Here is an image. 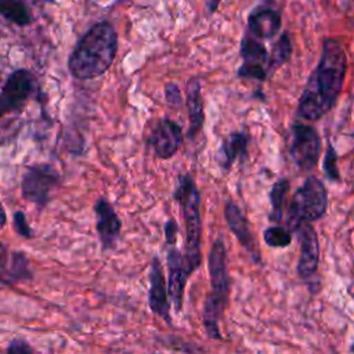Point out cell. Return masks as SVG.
<instances>
[{"label":"cell","instance_id":"6","mask_svg":"<svg viewBox=\"0 0 354 354\" xmlns=\"http://www.w3.org/2000/svg\"><path fill=\"white\" fill-rule=\"evenodd\" d=\"M289 151L293 163L300 170L314 169L321 153V138L318 131L310 124H293Z\"/></svg>","mask_w":354,"mask_h":354},{"label":"cell","instance_id":"18","mask_svg":"<svg viewBox=\"0 0 354 354\" xmlns=\"http://www.w3.org/2000/svg\"><path fill=\"white\" fill-rule=\"evenodd\" d=\"M185 98H187V109L189 119L188 136L192 138L203 126L205 112H203V100L201 94V83L198 79L192 77L188 80L185 87Z\"/></svg>","mask_w":354,"mask_h":354},{"label":"cell","instance_id":"19","mask_svg":"<svg viewBox=\"0 0 354 354\" xmlns=\"http://www.w3.org/2000/svg\"><path fill=\"white\" fill-rule=\"evenodd\" d=\"M248 153V136L243 133H232L227 137L217 153V160L223 169H230L238 158H246Z\"/></svg>","mask_w":354,"mask_h":354},{"label":"cell","instance_id":"8","mask_svg":"<svg viewBox=\"0 0 354 354\" xmlns=\"http://www.w3.org/2000/svg\"><path fill=\"white\" fill-rule=\"evenodd\" d=\"M241 57L243 59L238 69L239 77L264 80L268 75V53L264 44L252 37L241 41Z\"/></svg>","mask_w":354,"mask_h":354},{"label":"cell","instance_id":"21","mask_svg":"<svg viewBox=\"0 0 354 354\" xmlns=\"http://www.w3.org/2000/svg\"><path fill=\"white\" fill-rule=\"evenodd\" d=\"M292 54V44L289 40V36L286 33H282L278 39V41L274 44L271 57H268V72H272L274 69L283 65Z\"/></svg>","mask_w":354,"mask_h":354},{"label":"cell","instance_id":"15","mask_svg":"<svg viewBox=\"0 0 354 354\" xmlns=\"http://www.w3.org/2000/svg\"><path fill=\"white\" fill-rule=\"evenodd\" d=\"M30 277L32 271L24 253H10L8 248L0 242V285H11Z\"/></svg>","mask_w":354,"mask_h":354},{"label":"cell","instance_id":"26","mask_svg":"<svg viewBox=\"0 0 354 354\" xmlns=\"http://www.w3.org/2000/svg\"><path fill=\"white\" fill-rule=\"evenodd\" d=\"M165 95H166V100L169 101V104H171L174 106H180L183 104L181 91L176 83H167L165 86Z\"/></svg>","mask_w":354,"mask_h":354},{"label":"cell","instance_id":"20","mask_svg":"<svg viewBox=\"0 0 354 354\" xmlns=\"http://www.w3.org/2000/svg\"><path fill=\"white\" fill-rule=\"evenodd\" d=\"M0 14L18 26H26L32 21L24 0H0Z\"/></svg>","mask_w":354,"mask_h":354},{"label":"cell","instance_id":"5","mask_svg":"<svg viewBox=\"0 0 354 354\" xmlns=\"http://www.w3.org/2000/svg\"><path fill=\"white\" fill-rule=\"evenodd\" d=\"M59 174L48 165H33L22 177V196L35 203L37 207H44L50 201L51 191L58 185Z\"/></svg>","mask_w":354,"mask_h":354},{"label":"cell","instance_id":"12","mask_svg":"<svg viewBox=\"0 0 354 354\" xmlns=\"http://www.w3.org/2000/svg\"><path fill=\"white\" fill-rule=\"evenodd\" d=\"M224 216H225V220H227V224H228L230 230L232 231L235 238L239 241V243L245 248V250L250 254L252 260L254 263H261L260 250H259L256 238L250 231L248 220L242 214L241 209L232 201L225 202Z\"/></svg>","mask_w":354,"mask_h":354},{"label":"cell","instance_id":"23","mask_svg":"<svg viewBox=\"0 0 354 354\" xmlns=\"http://www.w3.org/2000/svg\"><path fill=\"white\" fill-rule=\"evenodd\" d=\"M264 242L271 248H286L292 242V235L281 225L268 227L263 234Z\"/></svg>","mask_w":354,"mask_h":354},{"label":"cell","instance_id":"28","mask_svg":"<svg viewBox=\"0 0 354 354\" xmlns=\"http://www.w3.org/2000/svg\"><path fill=\"white\" fill-rule=\"evenodd\" d=\"M8 353H30L32 351V347L28 346V343L22 342V340H14L8 348H7Z\"/></svg>","mask_w":354,"mask_h":354},{"label":"cell","instance_id":"25","mask_svg":"<svg viewBox=\"0 0 354 354\" xmlns=\"http://www.w3.org/2000/svg\"><path fill=\"white\" fill-rule=\"evenodd\" d=\"M14 228L24 238H30L32 236V230H30V227L26 221V217L22 212H15L14 213Z\"/></svg>","mask_w":354,"mask_h":354},{"label":"cell","instance_id":"16","mask_svg":"<svg viewBox=\"0 0 354 354\" xmlns=\"http://www.w3.org/2000/svg\"><path fill=\"white\" fill-rule=\"evenodd\" d=\"M167 271H169V281H167V290L174 306V311L180 313L183 307V296H184V286L187 277L184 274L183 267V254L174 248L169 249L167 252Z\"/></svg>","mask_w":354,"mask_h":354},{"label":"cell","instance_id":"14","mask_svg":"<svg viewBox=\"0 0 354 354\" xmlns=\"http://www.w3.org/2000/svg\"><path fill=\"white\" fill-rule=\"evenodd\" d=\"M94 210L97 217V232L101 241V246L105 250L112 249L119 238V232L122 227L120 220L115 213L113 207L111 206V203L104 198H100L95 202Z\"/></svg>","mask_w":354,"mask_h":354},{"label":"cell","instance_id":"4","mask_svg":"<svg viewBox=\"0 0 354 354\" xmlns=\"http://www.w3.org/2000/svg\"><path fill=\"white\" fill-rule=\"evenodd\" d=\"M328 206V194L324 183L310 176L295 191L289 209H288V225L295 230L301 223H311L321 218Z\"/></svg>","mask_w":354,"mask_h":354},{"label":"cell","instance_id":"17","mask_svg":"<svg viewBox=\"0 0 354 354\" xmlns=\"http://www.w3.org/2000/svg\"><path fill=\"white\" fill-rule=\"evenodd\" d=\"M248 28L257 39H271L281 29V14L270 7L259 8L249 15Z\"/></svg>","mask_w":354,"mask_h":354},{"label":"cell","instance_id":"7","mask_svg":"<svg viewBox=\"0 0 354 354\" xmlns=\"http://www.w3.org/2000/svg\"><path fill=\"white\" fill-rule=\"evenodd\" d=\"M227 252L221 238H217L209 253V274H210V285L212 292L209 293V299L218 304L223 310L228 303V292H230V281H228V270H227Z\"/></svg>","mask_w":354,"mask_h":354},{"label":"cell","instance_id":"29","mask_svg":"<svg viewBox=\"0 0 354 354\" xmlns=\"http://www.w3.org/2000/svg\"><path fill=\"white\" fill-rule=\"evenodd\" d=\"M6 221H7V216H6V212H4V207L0 202V230L6 225Z\"/></svg>","mask_w":354,"mask_h":354},{"label":"cell","instance_id":"2","mask_svg":"<svg viewBox=\"0 0 354 354\" xmlns=\"http://www.w3.org/2000/svg\"><path fill=\"white\" fill-rule=\"evenodd\" d=\"M118 50V36L113 26L98 22L77 41L72 51L68 68L73 77L87 80L101 76L112 65Z\"/></svg>","mask_w":354,"mask_h":354},{"label":"cell","instance_id":"11","mask_svg":"<svg viewBox=\"0 0 354 354\" xmlns=\"http://www.w3.org/2000/svg\"><path fill=\"white\" fill-rule=\"evenodd\" d=\"M183 141L181 126L170 119L160 120L149 136V144L160 159L171 158Z\"/></svg>","mask_w":354,"mask_h":354},{"label":"cell","instance_id":"3","mask_svg":"<svg viewBox=\"0 0 354 354\" xmlns=\"http://www.w3.org/2000/svg\"><path fill=\"white\" fill-rule=\"evenodd\" d=\"M174 199L181 206L185 224V246L183 254L184 274L188 277L201 266V216H199V192L195 181L189 174L181 176L174 191Z\"/></svg>","mask_w":354,"mask_h":354},{"label":"cell","instance_id":"10","mask_svg":"<svg viewBox=\"0 0 354 354\" xmlns=\"http://www.w3.org/2000/svg\"><path fill=\"white\" fill-rule=\"evenodd\" d=\"M293 231L297 232L300 242L297 272L301 278H310L317 272L319 261V243L317 232L310 223H301Z\"/></svg>","mask_w":354,"mask_h":354},{"label":"cell","instance_id":"24","mask_svg":"<svg viewBox=\"0 0 354 354\" xmlns=\"http://www.w3.org/2000/svg\"><path fill=\"white\" fill-rule=\"evenodd\" d=\"M324 171L329 180L332 181L339 180V170L336 166V152L330 144L328 145V149H326V156L324 160Z\"/></svg>","mask_w":354,"mask_h":354},{"label":"cell","instance_id":"1","mask_svg":"<svg viewBox=\"0 0 354 354\" xmlns=\"http://www.w3.org/2000/svg\"><path fill=\"white\" fill-rule=\"evenodd\" d=\"M347 71L344 47L336 39H326L319 62L311 73L299 100L297 113L306 120H318L336 104Z\"/></svg>","mask_w":354,"mask_h":354},{"label":"cell","instance_id":"22","mask_svg":"<svg viewBox=\"0 0 354 354\" xmlns=\"http://www.w3.org/2000/svg\"><path fill=\"white\" fill-rule=\"evenodd\" d=\"M288 188H289V181L283 180V178L277 181L271 188L270 203H271L272 212H271L270 218L275 223H278L282 218V206H283V202H285Z\"/></svg>","mask_w":354,"mask_h":354},{"label":"cell","instance_id":"27","mask_svg":"<svg viewBox=\"0 0 354 354\" xmlns=\"http://www.w3.org/2000/svg\"><path fill=\"white\" fill-rule=\"evenodd\" d=\"M177 231H178V227H177V223L174 218H169L166 221V225H165V236H166V241L169 245H174L176 243V238H177Z\"/></svg>","mask_w":354,"mask_h":354},{"label":"cell","instance_id":"30","mask_svg":"<svg viewBox=\"0 0 354 354\" xmlns=\"http://www.w3.org/2000/svg\"><path fill=\"white\" fill-rule=\"evenodd\" d=\"M7 112H10V111H8V108H7L6 102H4V100H3L1 95H0V118H1L4 113H7Z\"/></svg>","mask_w":354,"mask_h":354},{"label":"cell","instance_id":"9","mask_svg":"<svg viewBox=\"0 0 354 354\" xmlns=\"http://www.w3.org/2000/svg\"><path fill=\"white\" fill-rule=\"evenodd\" d=\"M37 87L36 77L26 69L14 71L6 80L1 98L4 100L8 111L21 109Z\"/></svg>","mask_w":354,"mask_h":354},{"label":"cell","instance_id":"13","mask_svg":"<svg viewBox=\"0 0 354 354\" xmlns=\"http://www.w3.org/2000/svg\"><path fill=\"white\" fill-rule=\"evenodd\" d=\"M148 303H149L151 310L156 315L163 318L166 322H170V303L167 299L162 264L158 257L152 259L151 267H149Z\"/></svg>","mask_w":354,"mask_h":354}]
</instances>
